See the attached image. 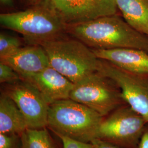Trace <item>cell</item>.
<instances>
[{
    "label": "cell",
    "instance_id": "cell-1",
    "mask_svg": "<svg viewBox=\"0 0 148 148\" xmlns=\"http://www.w3.org/2000/svg\"><path fill=\"white\" fill-rule=\"evenodd\" d=\"M66 32L92 49L134 48L148 53V36L116 14L67 25Z\"/></svg>",
    "mask_w": 148,
    "mask_h": 148
},
{
    "label": "cell",
    "instance_id": "cell-2",
    "mask_svg": "<svg viewBox=\"0 0 148 148\" xmlns=\"http://www.w3.org/2000/svg\"><path fill=\"white\" fill-rule=\"evenodd\" d=\"M2 26L17 32L32 45L62 36L67 25L46 0H38L24 11L0 14Z\"/></svg>",
    "mask_w": 148,
    "mask_h": 148
},
{
    "label": "cell",
    "instance_id": "cell-3",
    "mask_svg": "<svg viewBox=\"0 0 148 148\" xmlns=\"http://www.w3.org/2000/svg\"><path fill=\"white\" fill-rule=\"evenodd\" d=\"M103 118L88 106L66 99L49 105L47 128L56 136L91 143L97 138Z\"/></svg>",
    "mask_w": 148,
    "mask_h": 148
},
{
    "label": "cell",
    "instance_id": "cell-4",
    "mask_svg": "<svg viewBox=\"0 0 148 148\" xmlns=\"http://www.w3.org/2000/svg\"><path fill=\"white\" fill-rule=\"evenodd\" d=\"M50 66L74 84L98 71L100 59L79 40L62 36L43 42Z\"/></svg>",
    "mask_w": 148,
    "mask_h": 148
},
{
    "label": "cell",
    "instance_id": "cell-5",
    "mask_svg": "<svg viewBox=\"0 0 148 148\" xmlns=\"http://www.w3.org/2000/svg\"><path fill=\"white\" fill-rule=\"evenodd\" d=\"M69 99L88 106L103 117L126 104L116 84L98 71L74 84Z\"/></svg>",
    "mask_w": 148,
    "mask_h": 148
},
{
    "label": "cell",
    "instance_id": "cell-6",
    "mask_svg": "<svg viewBox=\"0 0 148 148\" xmlns=\"http://www.w3.org/2000/svg\"><path fill=\"white\" fill-rule=\"evenodd\" d=\"M147 121L128 104L104 117L96 139L122 148H138Z\"/></svg>",
    "mask_w": 148,
    "mask_h": 148
},
{
    "label": "cell",
    "instance_id": "cell-7",
    "mask_svg": "<svg viewBox=\"0 0 148 148\" xmlns=\"http://www.w3.org/2000/svg\"><path fill=\"white\" fill-rule=\"evenodd\" d=\"M98 71L116 84L126 103L148 122V76L128 72L101 59Z\"/></svg>",
    "mask_w": 148,
    "mask_h": 148
},
{
    "label": "cell",
    "instance_id": "cell-8",
    "mask_svg": "<svg viewBox=\"0 0 148 148\" xmlns=\"http://www.w3.org/2000/svg\"><path fill=\"white\" fill-rule=\"evenodd\" d=\"M1 92L14 101L25 117L28 128L47 127L49 104L30 82L21 79L5 84Z\"/></svg>",
    "mask_w": 148,
    "mask_h": 148
},
{
    "label": "cell",
    "instance_id": "cell-9",
    "mask_svg": "<svg viewBox=\"0 0 148 148\" xmlns=\"http://www.w3.org/2000/svg\"><path fill=\"white\" fill-rule=\"evenodd\" d=\"M66 25L116 14V0H46Z\"/></svg>",
    "mask_w": 148,
    "mask_h": 148
},
{
    "label": "cell",
    "instance_id": "cell-10",
    "mask_svg": "<svg viewBox=\"0 0 148 148\" xmlns=\"http://www.w3.org/2000/svg\"><path fill=\"white\" fill-rule=\"evenodd\" d=\"M0 60L10 65L23 79L40 73L50 66L45 49L38 45L21 47L14 53L0 58Z\"/></svg>",
    "mask_w": 148,
    "mask_h": 148
},
{
    "label": "cell",
    "instance_id": "cell-11",
    "mask_svg": "<svg viewBox=\"0 0 148 148\" xmlns=\"http://www.w3.org/2000/svg\"><path fill=\"white\" fill-rule=\"evenodd\" d=\"M24 80L36 87L49 105L69 99L74 86L73 82L51 66Z\"/></svg>",
    "mask_w": 148,
    "mask_h": 148
},
{
    "label": "cell",
    "instance_id": "cell-12",
    "mask_svg": "<svg viewBox=\"0 0 148 148\" xmlns=\"http://www.w3.org/2000/svg\"><path fill=\"white\" fill-rule=\"evenodd\" d=\"M92 50L99 59L128 72L148 76V53L145 51L128 48Z\"/></svg>",
    "mask_w": 148,
    "mask_h": 148
},
{
    "label": "cell",
    "instance_id": "cell-13",
    "mask_svg": "<svg viewBox=\"0 0 148 148\" xmlns=\"http://www.w3.org/2000/svg\"><path fill=\"white\" fill-rule=\"evenodd\" d=\"M28 128L26 120L20 109L7 95L0 96V133L21 135Z\"/></svg>",
    "mask_w": 148,
    "mask_h": 148
},
{
    "label": "cell",
    "instance_id": "cell-14",
    "mask_svg": "<svg viewBox=\"0 0 148 148\" xmlns=\"http://www.w3.org/2000/svg\"><path fill=\"white\" fill-rule=\"evenodd\" d=\"M116 3L124 20L148 36V0H116Z\"/></svg>",
    "mask_w": 148,
    "mask_h": 148
},
{
    "label": "cell",
    "instance_id": "cell-15",
    "mask_svg": "<svg viewBox=\"0 0 148 148\" xmlns=\"http://www.w3.org/2000/svg\"><path fill=\"white\" fill-rule=\"evenodd\" d=\"M47 127L27 128L21 136V148H58Z\"/></svg>",
    "mask_w": 148,
    "mask_h": 148
},
{
    "label": "cell",
    "instance_id": "cell-16",
    "mask_svg": "<svg viewBox=\"0 0 148 148\" xmlns=\"http://www.w3.org/2000/svg\"><path fill=\"white\" fill-rule=\"evenodd\" d=\"M21 47V42L19 38L3 32L1 33L0 58L14 53Z\"/></svg>",
    "mask_w": 148,
    "mask_h": 148
},
{
    "label": "cell",
    "instance_id": "cell-17",
    "mask_svg": "<svg viewBox=\"0 0 148 148\" xmlns=\"http://www.w3.org/2000/svg\"><path fill=\"white\" fill-rule=\"evenodd\" d=\"M21 76L8 64L0 62V82L10 84L21 79Z\"/></svg>",
    "mask_w": 148,
    "mask_h": 148
},
{
    "label": "cell",
    "instance_id": "cell-18",
    "mask_svg": "<svg viewBox=\"0 0 148 148\" xmlns=\"http://www.w3.org/2000/svg\"><path fill=\"white\" fill-rule=\"evenodd\" d=\"M21 136L17 134L0 133V148H21Z\"/></svg>",
    "mask_w": 148,
    "mask_h": 148
},
{
    "label": "cell",
    "instance_id": "cell-19",
    "mask_svg": "<svg viewBox=\"0 0 148 148\" xmlns=\"http://www.w3.org/2000/svg\"><path fill=\"white\" fill-rule=\"evenodd\" d=\"M63 143V148H95L91 143H83L63 136H57Z\"/></svg>",
    "mask_w": 148,
    "mask_h": 148
},
{
    "label": "cell",
    "instance_id": "cell-20",
    "mask_svg": "<svg viewBox=\"0 0 148 148\" xmlns=\"http://www.w3.org/2000/svg\"><path fill=\"white\" fill-rule=\"evenodd\" d=\"M91 143L95 148H122L99 139H95L93 140L91 142Z\"/></svg>",
    "mask_w": 148,
    "mask_h": 148
},
{
    "label": "cell",
    "instance_id": "cell-21",
    "mask_svg": "<svg viewBox=\"0 0 148 148\" xmlns=\"http://www.w3.org/2000/svg\"><path fill=\"white\" fill-rule=\"evenodd\" d=\"M138 148H148V124L145 128Z\"/></svg>",
    "mask_w": 148,
    "mask_h": 148
},
{
    "label": "cell",
    "instance_id": "cell-22",
    "mask_svg": "<svg viewBox=\"0 0 148 148\" xmlns=\"http://www.w3.org/2000/svg\"><path fill=\"white\" fill-rule=\"evenodd\" d=\"M1 3L6 7H12L14 5L13 0H0Z\"/></svg>",
    "mask_w": 148,
    "mask_h": 148
},
{
    "label": "cell",
    "instance_id": "cell-23",
    "mask_svg": "<svg viewBox=\"0 0 148 148\" xmlns=\"http://www.w3.org/2000/svg\"><path fill=\"white\" fill-rule=\"evenodd\" d=\"M25 1L31 5H32L37 3V2L38 1V0H25Z\"/></svg>",
    "mask_w": 148,
    "mask_h": 148
}]
</instances>
